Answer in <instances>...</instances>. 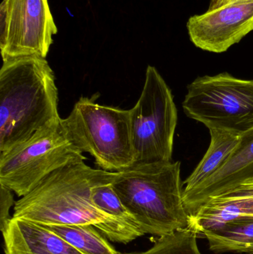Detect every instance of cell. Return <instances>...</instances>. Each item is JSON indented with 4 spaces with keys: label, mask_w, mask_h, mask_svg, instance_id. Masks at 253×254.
Listing matches in <instances>:
<instances>
[{
    "label": "cell",
    "mask_w": 253,
    "mask_h": 254,
    "mask_svg": "<svg viewBox=\"0 0 253 254\" xmlns=\"http://www.w3.org/2000/svg\"><path fill=\"white\" fill-rule=\"evenodd\" d=\"M130 113L134 164L171 162L178 111L172 91L155 67H147L142 92Z\"/></svg>",
    "instance_id": "obj_5"
},
{
    "label": "cell",
    "mask_w": 253,
    "mask_h": 254,
    "mask_svg": "<svg viewBox=\"0 0 253 254\" xmlns=\"http://www.w3.org/2000/svg\"><path fill=\"white\" fill-rule=\"evenodd\" d=\"M81 97L61 125L69 140L90 154L100 169L122 171L135 164L130 110L101 105Z\"/></svg>",
    "instance_id": "obj_4"
},
{
    "label": "cell",
    "mask_w": 253,
    "mask_h": 254,
    "mask_svg": "<svg viewBox=\"0 0 253 254\" xmlns=\"http://www.w3.org/2000/svg\"><path fill=\"white\" fill-rule=\"evenodd\" d=\"M183 109L209 129L242 135L253 128V80L227 72L198 77L187 86Z\"/></svg>",
    "instance_id": "obj_6"
},
{
    "label": "cell",
    "mask_w": 253,
    "mask_h": 254,
    "mask_svg": "<svg viewBox=\"0 0 253 254\" xmlns=\"http://www.w3.org/2000/svg\"></svg>",
    "instance_id": "obj_20"
},
{
    "label": "cell",
    "mask_w": 253,
    "mask_h": 254,
    "mask_svg": "<svg viewBox=\"0 0 253 254\" xmlns=\"http://www.w3.org/2000/svg\"><path fill=\"white\" fill-rule=\"evenodd\" d=\"M83 254L118 253L92 225H42Z\"/></svg>",
    "instance_id": "obj_15"
},
{
    "label": "cell",
    "mask_w": 253,
    "mask_h": 254,
    "mask_svg": "<svg viewBox=\"0 0 253 254\" xmlns=\"http://www.w3.org/2000/svg\"><path fill=\"white\" fill-rule=\"evenodd\" d=\"M4 254H83L40 224L12 217L2 233Z\"/></svg>",
    "instance_id": "obj_12"
},
{
    "label": "cell",
    "mask_w": 253,
    "mask_h": 254,
    "mask_svg": "<svg viewBox=\"0 0 253 254\" xmlns=\"http://www.w3.org/2000/svg\"><path fill=\"white\" fill-rule=\"evenodd\" d=\"M86 159L68 138L60 120L37 131L13 150L0 155V185L18 196H25L53 172Z\"/></svg>",
    "instance_id": "obj_7"
},
{
    "label": "cell",
    "mask_w": 253,
    "mask_h": 254,
    "mask_svg": "<svg viewBox=\"0 0 253 254\" xmlns=\"http://www.w3.org/2000/svg\"><path fill=\"white\" fill-rule=\"evenodd\" d=\"M91 197L98 209L117 221L132 241L145 235L134 216L122 202L112 184L94 187L91 191Z\"/></svg>",
    "instance_id": "obj_16"
},
{
    "label": "cell",
    "mask_w": 253,
    "mask_h": 254,
    "mask_svg": "<svg viewBox=\"0 0 253 254\" xmlns=\"http://www.w3.org/2000/svg\"><path fill=\"white\" fill-rule=\"evenodd\" d=\"M13 191L4 185H0V229L4 232L10 222L9 211L14 204Z\"/></svg>",
    "instance_id": "obj_18"
},
{
    "label": "cell",
    "mask_w": 253,
    "mask_h": 254,
    "mask_svg": "<svg viewBox=\"0 0 253 254\" xmlns=\"http://www.w3.org/2000/svg\"><path fill=\"white\" fill-rule=\"evenodd\" d=\"M197 238V234L193 230L184 228L160 237L155 244L146 252L121 254H202Z\"/></svg>",
    "instance_id": "obj_17"
},
{
    "label": "cell",
    "mask_w": 253,
    "mask_h": 254,
    "mask_svg": "<svg viewBox=\"0 0 253 254\" xmlns=\"http://www.w3.org/2000/svg\"><path fill=\"white\" fill-rule=\"evenodd\" d=\"M253 217V183L214 197L190 215L188 228L203 237L206 233L246 218Z\"/></svg>",
    "instance_id": "obj_11"
},
{
    "label": "cell",
    "mask_w": 253,
    "mask_h": 254,
    "mask_svg": "<svg viewBox=\"0 0 253 254\" xmlns=\"http://www.w3.org/2000/svg\"><path fill=\"white\" fill-rule=\"evenodd\" d=\"M209 148L194 171L184 181V193L212 177L228 161L240 141L241 135L220 129H209Z\"/></svg>",
    "instance_id": "obj_13"
},
{
    "label": "cell",
    "mask_w": 253,
    "mask_h": 254,
    "mask_svg": "<svg viewBox=\"0 0 253 254\" xmlns=\"http://www.w3.org/2000/svg\"><path fill=\"white\" fill-rule=\"evenodd\" d=\"M54 73L46 58L3 61L0 70V155L61 120Z\"/></svg>",
    "instance_id": "obj_2"
},
{
    "label": "cell",
    "mask_w": 253,
    "mask_h": 254,
    "mask_svg": "<svg viewBox=\"0 0 253 254\" xmlns=\"http://www.w3.org/2000/svg\"><path fill=\"white\" fill-rule=\"evenodd\" d=\"M112 186L144 234L160 237L188 228L179 161L134 164L117 172Z\"/></svg>",
    "instance_id": "obj_3"
},
{
    "label": "cell",
    "mask_w": 253,
    "mask_h": 254,
    "mask_svg": "<svg viewBox=\"0 0 253 254\" xmlns=\"http://www.w3.org/2000/svg\"><path fill=\"white\" fill-rule=\"evenodd\" d=\"M117 173L71 163L43 179L29 193L15 202L12 217L40 225H92L114 243L132 240L116 219L94 204L92 188L112 184Z\"/></svg>",
    "instance_id": "obj_1"
},
{
    "label": "cell",
    "mask_w": 253,
    "mask_h": 254,
    "mask_svg": "<svg viewBox=\"0 0 253 254\" xmlns=\"http://www.w3.org/2000/svg\"><path fill=\"white\" fill-rule=\"evenodd\" d=\"M209 249L215 253L253 254V217L239 219L206 233Z\"/></svg>",
    "instance_id": "obj_14"
},
{
    "label": "cell",
    "mask_w": 253,
    "mask_h": 254,
    "mask_svg": "<svg viewBox=\"0 0 253 254\" xmlns=\"http://www.w3.org/2000/svg\"><path fill=\"white\" fill-rule=\"evenodd\" d=\"M190 40L206 52L223 53L253 31V0H238L189 19Z\"/></svg>",
    "instance_id": "obj_9"
},
{
    "label": "cell",
    "mask_w": 253,
    "mask_h": 254,
    "mask_svg": "<svg viewBox=\"0 0 253 254\" xmlns=\"http://www.w3.org/2000/svg\"><path fill=\"white\" fill-rule=\"evenodd\" d=\"M236 1L238 0H211L208 10H215V9L220 8V7H224L227 4H232Z\"/></svg>",
    "instance_id": "obj_19"
},
{
    "label": "cell",
    "mask_w": 253,
    "mask_h": 254,
    "mask_svg": "<svg viewBox=\"0 0 253 254\" xmlns=\"http://www.w3.org/2000/svg\"><path fill=\"white\" fill-rule=\"evenodd\" d=\"M57 28L49 0H2L0 50L2 61L24 57L46 58Z\"/></svg>",
    "instance_id": "obj_8"
},
{
    "label": "cell",
    "mask_w": 253,
    "mask_h": 254,
    "mask_svg": "<svg viewBox=\"0 0 253 254\" xmlns=\"http://www.w3.org/2000/svg\"><path fill=\"white\" fill-rule=\"evenodd\" d=\"M253 183V128L241 135L239 145L225 164L202 185L183 193L192 215L206 201L242 185Z\"/></svg>",
    "instance_id": "obj_10"
}]
</instances>
